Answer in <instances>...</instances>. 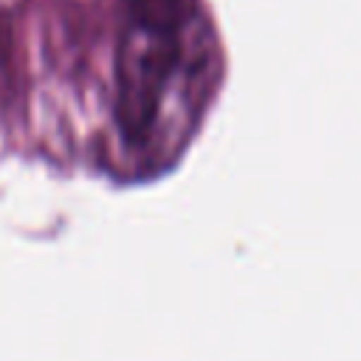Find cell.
Listing matches in <instances>:
<instances>
[{"instance_id":"obj_1","label":"cell","mask_w":361,"mask_h":361,"mask_svg":"<svg viewBox=\"0 0 361 361\" xmlns=\"http://www.w3.org/2000/svg\"><path fill=\"white\" fill-rule=\"evenodd\" d=\"M127 14V34L118 42L116 54V79H113V116L121 138L141 149L161 118L164 102L172 82L183 73L189 39L186 34L197 17H152V14Z\"/></svg>"}]
</instances>
